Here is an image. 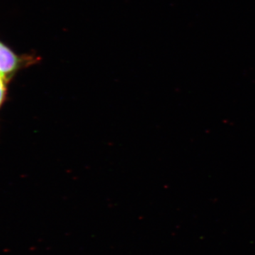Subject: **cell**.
I'll list each match as a JSON object with an SVG mask.
<instances>
[{
  "instance_id": "1",
  "label": "cell",
  "mask_w": 255,
  "mask_h": 255,
  "mask_svg": "<svg viewBox=\"0 0 255 255\" xmlns=\"http://www.w3.org/2000/svg\"><path fill=\"white\" fill-rule=\"evenodd\" d=\"M35 62L36 60L33 57L18 56L0 41V75L5 80L11 78L24 65H29Z\"/></svg>"
},
{
  "instance_id": "2",
  "label": "cell",
  "mask_w": 255,
  "mask_h": 255,
  "mask_svg": "<svg viewBox=\"0 0 255 255\" xmlns=\"http://www.w3.org/2000/svg\"><path fill=\"white\" fill-rule=\"evenodd\" d=\"M6 80L0 75V107L4 103L5 97H6Z\"/></svg>"
}]
</instances>
